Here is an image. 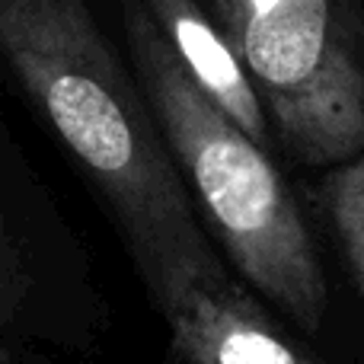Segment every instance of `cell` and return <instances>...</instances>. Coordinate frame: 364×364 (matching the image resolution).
<instances>
[{
  "label": "cell",
  "mask_w": 364,
  "mask_h": 364,
  "mask_svg": "<svg viewBox=\"0 0 364 364\" xmlns=\"http://www.w3.org/2000/svg\"><path fill=\"white\" fill-rule=\"evenodd\" d=\"M179 364H323L282 333L205 240L138 256Z\"/></svg>",
  "instance_id": "obj_4"
},
{
  "label": "cell",
  "mask_w": 364,
  "mask_h": 364,
  "mask_svg": "<svg viewBox=\"0 0 364 364\" xmlns=\"http://www.w3.org/2000/svg\"><path fill=\"white\" fill-rule=\"evenodd\" d=\"M125 29L141 90L233 265L297 326L320 329L326 282L284 179L195 83L144 0H125Z\"/></svg>",
  "instance_id": "obj_2"
},
{
  "label": "cell",
  "mask_w": 364,
  "mask_h": 364,
  "mask_svg": "<svg viewBox=\"0 0 364 364\" xmlns=\"http://www.w3.org/2000/svg\"><path fill=\"white\" fill-rule=\"evenodd\" d=\"M0 42L19 83L119 214L134 259L205 240L154 106L87 0H0Z\"/></svg>",
  "instance_id": "obj_1"
},
{
  "label": "cell",
  "mask_w": 364,
  "mask_h": 364,
  "mask_svg": "<svg viewBox=\"0 0 364 364\" xmlns=\"http://www.w3.org/2000/svg\"><path fill=\"white\" fill-rule=\"evenodd\" d=\"M320 201L339 233V243L364 297V157L339 166L333 176L323 179Z\"/></svg>",
  "instance_id": "obj_6"
},
{
  "label": "cell",
  "mask_w": 364,
  "mask_h": 364,
  "mask_svg": "<svg viewBox=\"0 0 364 364\" xmlns=\"http://www.w3.org/2000/svg\"><path fill=\"white\" fill-rule=\"evenodd\" d=\"M227 42L297 160L364 151V61L339 0H214Z\"/></svg>",
  "instance_id": "obj_3"
},
{
  "label": "cell",
  "mask_w": 364,
  "mask_h": 364,
  "mask_svg": "<svg viewBox=\"0 0 364 364\" xmlns=\"http://www.w3.org/2000/svg\"><path fill=\"white\" fill-rule=\"evenodd\" d=\"M144 4L176 48L186 70L195 77V83L218 102L220 112L240 132H246L265 151L269 122L262 112V100L256 96V83L227 36H218V29L205 19L195 0H144Z\"/></svg>",
  "instance_id": "obj_5"
}]
</instances>
